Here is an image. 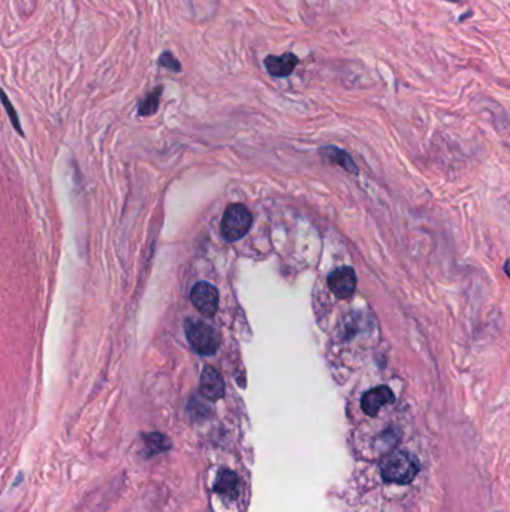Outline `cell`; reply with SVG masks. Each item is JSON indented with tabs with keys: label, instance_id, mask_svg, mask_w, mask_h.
<instances>
[{
	"label": "cell",
	"instance_id": "obj_1",
	"mask_svg": "<svg viewBox=\"0 0 510 512\" xmlns=\"http://www.w3.org/2000/svg\"><path fill=\"white\" fill-rule=\"evenodd\" d=\"M421 466L418 458L407 451L394 453L381 466V478L385 483L410 484L418 476Z\"/></svg>",
	"mask_w": 510,
	"mask_h": 512
},
{
	"label": "cell",
	"instance_id": "obj_2",
	"mask_svg": "<svg viewBox=\"0 0 510 512\" xmlns=\"http://www.w3.org/2000/svg\"><path fill=\"white\" fill-rule=\"evenodd\" d=\"M186 336L190 346L199 355H214L220 348V337L217 332L203 321L189 319L186 322Z\"/></svg>",
	"mask_w": 510,
	"mask_h": 512
},
{
	"label": "cell",
	"instance_id": "obj_3",
	"mask_svg": "<svg viewBox=\"0 0 510 512\" xmlns=\"http://www.w3.org/2000/svg\"><path fill=\"white\" fill-rule=\"evenodd\" d=\"M252 213L242 204H231L221 219V236L228 241L242 239L252 228Z\"/></svg>",
	"mask_w": 510,
	"mask_h": 512
},
{
	"label": "cell",
	"instance_id": "obj_4",
	"mask_svg": "<svg viewBox=\"0 0 510 512\" xmlns=\"http://www.w3.org/2000/svg\"><path fill=\"white\" fill-rule=\"evenodd\" d=\"M328 286L331 292L340 298V300H347L354 297L356 291V273L352 266H342L337 269L328 277Z\"/></svg>",
	"mask_w": 510,
	"mask_h": 512
},
{
	"label": "cell",
	"instance_id": "obj_5",
	"mask_svg": "<svg viewBox=\"0 0 510 512\" xmlns=\"http://www.w3.org/2000/svg\"><path fill=\"white\" fill-rule=\"evenodd\" d=\"M194 306L204 316H214L219 308V291L214 286L207 282H199L192 287L190 292Z\"/></svg>",
	"mask_w": 510,
	"mask_h": 512
},
{
	"label": "cell",
	"instance_id": "obj_6",
	"mask_svg": "<svg viewBox=\"0 0 510 512\" xmlns=\"http://www.w3.org/2000/svg\"><path fill=\"white\" fill-rule=\"evenodd\" d=\"M395 401V396L388 385H380L373 390L367 391L363 399H360V408L368 415V417H376L380 409L385 404H391Z\"/></svg>",
	"mask_w": 510,
	"mask_h": 512
},
{
	"label": "cell",
	"instance_id": "obj_7",
	"mask_svg": "<svg viewBox=\"0 0 510 512\" xmlns=\"http://www.w3.org/2000/svg\"><path fill=\"white\" fill-rule=\"evenodd\" d=\"M300 59L293 52H284L282 56H267L263 60V65L271 77L286 78L293 73L295 68L298 66Z\"/></svg>",
	"mask_w": 510,
	"mask_h": 512
},
{
	"label": "cell",
	"instance_id": "obj_8",
	"mask_svg": "<svg viewBox=\"0 0 510 512\" xmlns=\"http://www.w3.org/2000/svg\"><path fill=\"white\" fill-rule=\"evenodd\" d=\"M201 391L208 400H219L225 394V383H223L219 371L212 367H205L201 375Z\"/></svg>",
	"mask_w": 510,
	"mask_h": 512
},
{
	"label": "cell",
	"instance_id": "obj_9",
	"mask_svg": "<svg viewBox=\"0 0 510 512\" xmlns=\"http://www.w3.org/2000/svg\"><path fill=\"white\" fill-rule=\"evenodd\" d=\"M321 155L326 159V161L333 162V164H335L338 166H342L343 169H346L347 173H350V174H358V166L354 162L352 156H350L347 152L342 150V148L333 147V145L323 147L322 150H321Z\"/></svg>",
	"mask_w": 510,
	"mask_h": 512
},
{
	"label": "cell",
	"instance_id": "obj_10",
	"mask_svg": "<svg viewBox=\"0 0 510 512\" xmlns=\"http://www.w3.org/2000/svg\"><path fill=\"white\" fill-rule=\"evenodd\" d=\"M214 490L223 497L237 499L240 495V479L233 472L223 471L219 474Z\"/></svg>",
	"mask_w": 510,
	"mask_h": 512
},
{
	"label": "cell",
	"instance_id": "obj_11",
	"mask_svg": "<svg viewBox=\"0 0 510 512\" xmlns=\"http://www.w3.org/2000/svg\"><path fill=\"white\" fill-rule=\"evenodd\" d=\"M162 87H156L153 92L148 93L145 98L141 101L140 106H138V113L140 115H153L157 108H159V102H161V96H162Z\"/></svg>",
	"mask_w": 510,
	"mask_h": 512
},
{
	"label": "cell",
	"instance_id": "obj_12",
	"mask_svg": "<svg viewBox=\"0 0 510 512\" xmlns=\"http://www.w3.org/2000/svg\"><path fill=\"white\" fill-rule=\"evenodd\" d=\"M159 66L166 68L173 72H182V63H180L169 51L162 52L161 57H159Z\"/></svg>",
	"mask_w": 510,
	"mask_h": 512
},
{
	"label": "cell",
	"instance_id": "obj_13",
	"mask_svg": "<svg viewBox=\"0 0 510 512\" xmlns=\"http://www.w3.org/2000/svg\"><path fill=\"white\" fill-rule=\"evenodd\" d=\"M2 99H3V105H5V108H6V111H8V114H9V119H10V122H13L14 123V126H15V129L20 132V134H23V131H21V127H20V122H18V117H17V114H15V110L13 108V105H10L9 104V101H8V96L5 94V93H2Z\"/></svg>",
	"mask_w": 510,
	"mask_h": 512
},
{
	"label": "cell",
	"instance_id": "obj_14",
	"mask_svg": "<svg viewBox=\"0 0 510 512\" xmlns=\"http://www.w3.org/2000/svg\"><path fill=\"white\" fill-rule=\"evenodd\" d=\"M446 2H452V3H458L461 0H446Z\"/></svg>",
	"mask_w": 510,
	"mask_h": 512
},
{
	"label": "cell",
	"instance_id": "obj_15",
	"mask_svg": "<svg viewBox=\"0 0 510 512\" xmlns=\"http://www.w3.org/2000/svg\"><path fill=\"white\" fill-rule=\"evenodd\" d=\"M506 273L510 276V269H506Z\"/></svg>",
	"mask_w": 510,
	"mask_h": 512
}]
</instances>
